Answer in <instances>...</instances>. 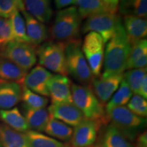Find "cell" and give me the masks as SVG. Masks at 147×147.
<instances>
[{"label": "cell", "mask_w": 147, "mask_h": 147, "mask_svg": "<svg viewBox=\"0 0 147 147\" xmlns=\"http://www.w3.org/2000/svg\"><path fill=\"white\" fill-rule=\"evenodd\" d=\"M130 49L131 45L128 42L122 24L113 38L107 42L101 77L108 78L123 74L126 69Z\"/></svg>", "instance_id": "6da1fadb"}, {"label": "cell", "mask_w": 147, "mask_h": 147, "mask_svg": "<svg viewBox=\"0 0 147 147\" xmlns=\"http://www.w3.org/2000/svg\"><path fill=\"white\" fill-rule=\"evenodd\" d=\"M72 102L82 113L84 118L107 124L108 119L104 105L95 96L91 88L87 86L71 84Z\"/></svg>", "instance_id": "7a4b0ae2"}, {"label": "cell", "mask_w": 147, "mask_h": 147, "mask_svg": "<svg viewBox=\"0 0 147 147\" xmlns=\"http://www.w3.org/2000/svg\"><path fill=\"white\" fill-rule=\"evenodd\" d=\"M82 18L76 6L60 10L55 16L51 28L52 38L57 42L76 39L80 36Z\"/></svg>", "instance_id": "3957f363"}, {"label": "cell", "mask_w": 147, "mask_h": 147, "mask_svg": "<svg viewBox=\"0 0 147 147\" xmlns=\"http://www.w3.org/2000/svg\"><path fill=\"white\" fill-rule=\"evenodd\" d=\"M63 43L67 72L81 83L91 82L94 76L82 51L80 40L76 38Z\"/></svg>", "instance_id": "277c9868"}, {"label": "cell", "mask_w": 147, "mask_h": 147, "mask_svg": "<svg viewBox=\"0 0 147 147\" xmlns=\"http://www.w3.org/2000/svg\"><path fill=\"white\" fill-rule=\"evenodd\" d=\"M108 120L117 127L129 140L133 142L146 127V119L137 116L125 106H119L106 112Z\"/></svg>", "instance_id": "5b68a950"}, {"label": "cell", "mask_w": 147, "mask_h": 147, "mask_svg": "<svg viewBox=\"0 0 147 147\" xmlns=\"http://www.w3.org/2000/svg\"><path fill=\"white\" fill-rule=\"evenodd\" d=\"M36 53L40 65L62 76L68 74L63 42H46L40 46Z\"/></svg>", "instance_id": "8992f818"}, {"label": "cell", "mask_w": 147, "mask_h": 147, "mask_svg": "<svg viewBox=\"0 0 147 147\" xmlns=\"http://www.w3.org/2000/svg\"><path fill=\"white\" fill-rule=\"evenodd\" d=\"M123 24L121 16L117 13H104L87 18L81 27L83 34L95 32L102 37L104 44L113 38Z\"/></svg>", "instance_id": "52a82bcc"}, {"label": "cell", "mask_w": 147, "mask_h": 147, "mask_svg": "<svg viewBox=\"0 0 147 147\" xmlns=\"http://www.w3.org/2000/svg\"><path fill=\"white\" fill-rule=\"evenodd\" d=\"M1 57L16 64L24 70L28 71L36 65L37 56L32 45L27 43L12 41L3 45Z\"/></svg>", "instance_id": "ba28073f"}, {"label": "cell", "mask_w": 147, "mask_h": 147, "mask_svg": "<svg viewBox=\"0 0 147 147\" xmlns=\"http://www.w3.org/2000/svg\"><path fill=\"white\" fill-rule=\"evenodd\" d=\"M104 42L95 32L87 33L81 46L82 51L93 76H100L104 55Z\"/></svg>", "instance_id": "9c48e42d"}, {"label": "cell", "mask_w": 147, "mask_h": 147, "mask_svg": "<svg viewBox=\"0 0 147 147\" xmlns=\"http://www.w3.org/2000/svg\"><path fill=\"white\" fill-rule=\"evenodd\" d=\"M102 124L84 119L78 125L75 127L70 142L71 147H88L96 142Z\"/></svg>", "instance_id": "30bf717a"}, {"label": "cell", "mask_w": 147, "mask_h": 147, "mask_svg": "<svg viewBox=\"0 0 147 147\" xmlns=\"http://www.w3.org/2000/svg\"><path fill=\"white\" fill-rule=\"evenodd\" d=\"M71 85L70 80L66 76L53 75L48 83V90L52 104L73 103Z\"/></svg>", "instance_id": "8fae6325"}, {"label": "cell", "mask_w": 147, "mask_h": 147, "mask_svg": "<svg viewBox=\"0 0 147 147\" xmlns=\"http://www.w3.org/2000/svg\"><path fill=\"white\" fill-rule=\"evenodd\" d=\"M47 110L51 117L61 121L70 127H75L85 119L80 110L73 103L52 104Z\"/></svg>", "instance_id": "7c38bea8"}, {"label": "cell", "mask_w": 147, "mask_h": 147, "mask_svg": "<svg viewBox=\"0 0 147 147\" xmlns=\"http://www.w3.org/2000/svg\"><path fill=\"white\" fill-rule=\"evenodd\" d=\"M52 73L41 65H37L27 74L23 80L24 85L34 93L45 97H49L48 83Z\"/></svg>", "instance_id": "4fadbf2b"}, {"label": "cell", "mask_w": 147, "mask_h": 147, "mask_svg": "<svg viewBox=\"0 0 147 147\" xmlns=\"http://www.w3.org/2000/svg\"><path fill=\"white\" fill-rule=\"evenodd\" d=\"M123 79V74L108 78L94 76L91 80V89L97 99L104 105L118 89Z\"/></svg>", "instance_id": "5bb4252c"}, {"label": "cell", "mask_w": 147, "mask_h": 147, "mask_svg": "<svg viewBox=\"0 0 147 147\" xmlns=\"http://www.w3.org/2000/svg\"><path fill=\"white\" fill-rule=\"evenodd\" d=\"M97 147H135L115 125H104L99 136Z\"/></svg>", "instance_id": "9a60e30c"}, {"label": "cell", "mask_w": 147, "mask_h": 147, "mask_svg": "<svg viewBox=\"0 0 147 147\" xmlns=\"http://www.w3.org/2000/svg\"><path fill=\"white\" fill-rule=\"evenodd\" d=\"M22 89L19 83L0 79V109L13 108L21 100Z\"/></svg>", "instance_id": "2e32d148"}, {"label": "cell", "mask_w": 147, "mask_h": 147, "mask_svg": "<svg viewBox=\"0 0 147 147\" xmlns=\"http://www.w3.org/2000/svg\"><path fill=\"white\" fill-rule=\"evenodd\" d=\"M26 27L27 36L30 45L39 46L42 45L49 37V32L44 23L38 21L28 13L26 10L22 12Z\"/></svg>", "instance_id": "e0dca14e"}, {"label": "cell", "mask_w": 147, "mask_h": 147, "mask_svg": "<svg viewBox=\"0 0 147 147\" xmlns=\"http://www.w3.org/2000/svg\"><path fill=\"white\" fill-rule=\"evenodd\" d=\"M123 27L129 44L138 40L146 39L147 21L146 18L135 16H124Z\"/></svg>", "instance_id": "ac0fdd59"}, {"label": "cell", "mask_w": 147, "mask_h": 147, "mask_svg": "<svg viewBox=\"0 0 147 147\" xmlns=\"http://www.w3.org/2000/svg\"><path fill=\"white\" fill-rule=\"evenodd\" d=\"M28 13L42 23H49L53 15L51 0H23Z\"/></svg>", "instance_id": "d6986e66"}, {"label": "cell", "mask_w": 147, "mask_h": 147, "mask_svg": "<svg viewBox=\"0 0 147 147\" xmlns=\"http://www.w3.org/2000/svg\"><path fill=\"white\" fill-rule=\"evenodd\" d=\"M24 117L29 129L42 133L45 131L51 116L45 108H32L24 105Z\"/></svg>", "instance_id": "ffe728a7"}, {"label": "cell", "mask_w": 147, "mask_h": 147, "mask_svg": "<svg viewBox=\"0 0 147 147\" xmlns=\"http://www.w3.org/2000/svg\"><path fill=\"white\" fill-rule=\"evenodd\" d=\"M77 10L82 18L104 13H115L103 0H76Z\"/></svg>", "instance_id": "44dd1931"}, {"label": "cell", "mask_w": 147, "mask_h": 147, "mask_svg": "<svg viewBox=\"0 0 147 147\" xmlns=\"http://www.w3.org/2000/svg\"><path fill=\"white\" fill-rule=\"evenodd\" d=\"M0 119L7 126L20 133L24 134L30 130L25 117L16 107L0 110Z\"/></svg>", "instance_id": "7402d4cb"}, {"label": "cell", "mask_w": 147, "mask_h": 147, "mask_svg": "<svg viewBox=\"0 0 147 147\" xmlns=\"http://www.w3.org/2000/svg\"><path fill=\"white\" fill-rule=\"evenodd\" d=\"M73 131V128L68 125L50 117L44 132L53 138L67 142L71 140Z\"/></svg>", "instance_id": "603a6c76"}, {"label": "cell", "mask_w": 147, "mask_h": 147, "mask_svg": "<svg viewBox=\"0 0 147 147\" xmlns=\"http://www.w3.org/2000/svg\"><path fill=\"white\" fill-rule=\"evenodd\" d=\"M23 134L29 147H71L67 143L62 142L34 130H29Z\"/></svg>", "instance_id": "cb8c5ba5"}, {"label": "cell", "mask_w": 147, "mask_h": 147, "mask_svg": "<svg viewBox=\"0 0 147 147\" xmlns=\"http://www.w3.org/2000/svg\"><path fill=\"white\" fill-rule=\"evenodd\" d=\"M25 71L3 57H0V79L7 81L23 82L27 75Z\"/></svg>", "instance_id": "d4e9b609"}, {"label": "cell", "mask_w": 147, "mask_h": 147, "mask_svg": "<svg viewBox=\"0 0 147 147\" xmlns=\"http://www.w3.org/2000/svg\"><path fill=\"white\" fill-rule=\"evenodd\" d=\"M0 142L3 147H29L24 134L0 124Z\"/></svg>", "instance_id": "484cf974"}, {"label": "cell", "mask_w": 147, "mask_h": 147, "mask_svg": "<svg viewBox=\"0 0 147 147\" xmlns=\"http://www.w3.org/2000/svg\"><path fill=\"white\" fill-rule=\"evenodd\" d=\"M118 9L124 16H135L146 18L147 0H119Z\"/></svg>", "instance_id": "4316f807"}, {"label": "cell", "mask_w": 147, "mask_h": 147, "mask_svg": "<svg viewBox=\"0 0 147 147\" xmlns=\"http://www.w3.org/2000/svg\"><path fill=\"white\" fill-rule=\"evenodd\" d=\"M132 93L127 83L123 79L120 85L117 90V91L114 93L112 98L110 99V101L108 102L106 106V112H108L113 108L119 106H124L127 104L131 98Z\"/></svg>", "instance_id": "83f0119b"}, {"label": "cell", "mask_w": 147, "mask_h": 147, "mask_svg": "<svg viewBox=\"0 0 147 147\" xmlns=\"http://www.w3.org/2000/svg\"><path fill=\"white\" fill-rule=\"evenodd\" d=\"M13 41L23 42L30 45L27 36L25 20L20 12H16L9 18Z\"/></svg>", "instance_id": "f1b7e54d"}, {"label": "cell", "mask_w": 147, "mask_h": 147, "mask_svg": "<svg viewBox=\"0 0 147 147\" xmlns=\"http://www.w3.org/2000/svg\"><path fill=\"white\" fill-rule=\"evenodd\" d=\"M146 67L140 69H131L127 71L124 74L123 80L131 89L132 93L135 95L138 93L139 88L145 77L147 76Z\"/></svg>", "instance_id": "f546056e"}, {"label": "cell", "mask_w": 147, "mask_h": 147, "mask_svg": "<svg viewBox=\"0 0 147 147\" xmlns=\"http://www.w3.org/2000/svg\"><path fill=\"white\" fill-rule=\"evenodd\" d=\"M21 99L25 106L32 108H45L49 104L47 97L34 93L25 85L21 88Z\"/></svg>", "instance_id": "4dcf8cb0"}, {"label": "cell", "mask_w": 147, "mask_h": 147, "mask_svg": "<svg viewBox=\"0 0 147 147\" xmlns=\"http://www.w3.org/2000/svg\"><path fill=\"white\" fill-rule=\"evenodd\" d=\"M147 54V40L142 39L131 44L126 69H131L132 66L136 61L144 55Z\"/></svg>", "instance_id": "1f68e13d"}, {"label": "cell", "mask_w": 147, "mask_h": 147, "mask_svg": "<svg viewBox=\"0 0 147 147\" xmlns=\"http://www.w3.org/2000/svg\"><path fill=\"white\" fill-rule=\"evenodd\" d=\"M24 10L23 0H0V18H8L15 12Z\"/></svg>", "instance_id": "d6a6232c"}, {"label": "cell", "mask_w": 147, "mask_h": 147, "mask_svg": "<svg viewBox=\"0 0 147 147\" xmlns=\"http://www.w3.org/2000/svg\"><path fill=\"white\" fill-rule=\"evenodd\" d=\"M127 108L137 116L146 118L147 116V102L146 100L140 96L135 95L132 96L127 103Z\"/></svg>", "instance_id": "836d02e7"}, {"label": "cell", "mask_w": 147, "mask_h": 147, "mask_svg": "<svg viewBox=\"0 0 147 147\" xmlns=\"http://www.w3.org/2000/svg\"><path fill=\"white\" fill-rule=\"evenodd\" d=\"M13 41L9 20L0 18V45Z\"/></svg>", "instance_id": "e575fe53"}, {"label": "cell", "mask_w": 147, "mask_h": 147, "mask_svg": "<svg viewBox=\"0 0 147 147\" xmlns=\"http://www.w3.org/2000/svg\"><path fill=\"white\" fill-rule=\"evenodd\" d=\"M135 147H147V134L146 131L140 134L137 137L136 144Z\"/></svg>", "instance_id": "d590c367"}, {"label": "cell", "mask_w": 147, "mask_h": 147, "mask_svg": "<svg viewBox=\"0 0 147 147\" xmlns=\"http://www.w3.org/2000/svg\"><path fill=\"white\" fill-rule=\"evenodd\" d=\"M76 0H55L56 8L58 9L65 8L69 5L75 4Z\"/></svg>", "instance_id": "8d00e7d4"}, {"label": "cell", "mask_w": 147, "mask_h": 147, "mask_svg": "<svg viewBox=\"0 0 147 147\" xmlns=\"http://www.w3.org/2000/svg\"><path fill=\"white\" fill-rule=\"evenodd\" d=\"M147 65V54L144 55L140 59H139L137 61H136L132 66L131 69H140L146 67Z\"/></svg>", "instance_id": "74e56055"}, {"label": "cell", "mask_w": 147, "mask_h": 147, "mask_svg": "<svg viewBox=\"0 0 147 147\" xmlns=\"http://www.w3.org/2000/svg\"><path fill=\"white\" fill-rule=\"evenodd\" d=\"M140 96L142 97L145 100L147 99V76L145 77L139 88L138 93Z\"/></svg>", "instance_id": "f35d334b"}, {"label": "cell", "mask_w": 147, "mask_h": 147, "mask_svg": "<svg viewBox=\"0 0 147 147\" xmlns=\"http://www.w3.org/2000/svg\"><path fill=\"white\" fill-rule=\"evenodd\" d=\"M108 6L112 9L115 13H117L118 10V5L119 0H103Z\"/></svg>", "instance_id": "ab89813d"}, {"label": "cell", "mask_w": 147, "mask_h": 147, "mask_svg": "<svg viewBox=\"0 0 147 147\" xmlns=\"http://www.w3.org/2000/svg\"><path fill=\"white\" fill-rule=\"evenodd\" d=\"M88 147H97V146H96V145L93 144V145H92V146H88Z\"/></svg>", "instance_id": "60d3db41"}, {"label": "cell", "mask_w": 147, "mask_h": 147, "mask_svg": "<svg viewBox=\"0 0 147 147\" xmlns=\"http://www.w3.org/2000/svg\"><path fill=\"white\" fill-rule=\"evenodd\" d=\"M0 147H3V146H2V144H1V142H0Z\"/></svg>", "instance_id": "b9f144b4"}]
</instances>
